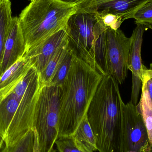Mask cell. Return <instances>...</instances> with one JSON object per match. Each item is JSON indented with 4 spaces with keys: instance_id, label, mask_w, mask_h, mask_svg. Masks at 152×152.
I'll use <instances>...</instances> for the list:
<instances>
[{
    "instance_id": "cb8c5ba5",
    "label": "cell",
    "mask_w": 152,
    "mask_h": 152,
    "mask_svg": "<svg viewBox=\"0 0 152 152\" xmlns=\"http://www.w3.org/2000/svg\"><path fill=\"white\" fill-rule=\"evenodd\" d=\"M34 144L33 152H40L38 134H37L36 130L35 129H34Z\"/></svg>"
},
{
    "instance_id": "484cf974",
    "label": "cell",
    "mask_w": 152,
    "mask_h": 152,
    "mask_svg": "<svg viewBox=\"0 0 152 152\" xmlns=\"http://www.w3.org/2000/svg\"><path fill=\"white\" fill-rule=\"evenodd\" d=\"M144 24L146 26L147 28H150L152 31V22H149V23H144Z\"/></svg>"
},
{
    "instance_id": "8992f818",
    "label": "cell",
    "mask_w": 152,
    "mask_h": 152,
    "mask_svg": "<svg viewBox=\"0 0 152 152\" xmlns=\"http://www.w3.org/2000/svg\"><path fill=\"white\" fill-rule=\"evenodd\" d=\"M61 93V87L49 85L41 88L34 119L40 152H57L54 146L58 137Z\"/></svg>"
},
{
    "instance_id": "277c9868",
    "label": "cell",
    "mask_w": 152,
    "mask_h": 152,
    "mask_svg": "<svg viewBox=\"0 0 152 152\" xmlns=\"http://www.w3.org/2000/svg\"><path fill=\"white\" fill-rule=\"evenodd\" d=\"M76 12L75 4L59 0L31 1L18 17L26 52L53 34L66 29L69 19Z\"/></svg>"
},
{
    "instance_id": "30bf717a",
    "label": "cell",
    "mask_w": 152,
    "mask_h": 152,
    "mask_svg": "<svg viewBox=\"0 0 152 152\" xmlns=\"http://www.w3.org/2000/svg\"><path fill=\"white\" fill-rule=\"evenodd\" d=\"M137 26L133 31L131 47L128 60V70L132 73V87L131 101L133 104L137 105L140 90L142 88L141 75L143 65L141 57L142 44L144 33L146 26L142 23L136 24Z\"/></svg>"
},
{
    "instance_id": "3957f363",
    "label": "cell",
    "mask_w": 152,
    "mask_h": 152,
    "mask_svg": "<svg viewBox=\"0 0 152 152\" xmlns=\"http://www.w3.org/2000/svg\"><path fill=\"white\" fill-rule=\"evenodd\" d=\"M102 76L75 55L61 87L58 137L74 134L86 115Z\"/></svg>"
},
{
    "instance_id": "e0dca14e",
    "label": "cell",
    "mask_w": 152,
    "mask_h": 152,
    "mask_svg": "<svg viewBox=\"0 0 152 152\" xmlns=\"http://www.w3.org/2000/svg\"><path fill=\"white\" fill-rule=\"evenodd\" d=\"M68 41L64 43L51 58L43 71L40 74L41 82L43 86L50 84L53 76L69 49Z\"/></svg>"
},
{
    "instance_id": "9c48e42d",
    "label": "cell",
    "mask_w": 152,
    "mask_h": 152,
    "mask_svg": "<svg viewBox=\"0 0 152 152\" xmlns=\"http://www.w3.org/2000/svg\"><path fill=\"white\" fill-rule=\"evenodd\" d=\"M148 0H79L77 12L95 14L110 13L120 16L123 21L132 18L133 14Z\"/></svg>"
},
{
    "instance_id": "7c38bea8",
    "label": "cell",
    "mask_w": 152,
    "mask_h": 152,
    "mask_svg": "<svg viewBox=\"0 0 152 152\" xmlns=\"http://www.w3.org/2000/svg\"><path fill=\"white\" fill-rule=\"evenodd\" d=\"M26 52V44L18 18L13 17L4 44L0 77Z\"/></svg>"
},
{
    "instance_id": "ac0fdd59",
    "label": "cell",
    "mask_w": 152,
    "mask_h": 152,
    "mask_svg": "<svg viewBox=\"0 0 152 152\" xmlns=\"http://www.w3.org/2000/svg\"><path fill=\"white\" fill-rule=\"evenodd\" d=\"M75 55L69 46L66 53L56 69L49 85L62 86L69 73Z\"/></svg>"
},
{
    "instance_id": "d6986e66",
    "label": "cell",
    "mask_w": 152,
    "mask_h": 152,
    "mask_svg": "<svg viewBox=\"0 0 152 152\" xmlns=\"http://www.w3.org/2000/svg\"><path fill=\"white\" fill-rule=\"evenodd\" d=\"M34 144V130H31L13 145H5L4 144L0 152H33Z\"/></svg>"
},
{
    "instance_id": "4316f807",
    "label": "cell",
    "mask_w": 152,
    "mask_h": 152,
    "mask_svg": "<svg viewBox=\"0 0 152 152\" xmlns=\"http://www.w3.org/2000/svg\"><path fill=\"white\" fill-rule=\"evenodd\" d=\"M4 145V142L2 141V142L1 143V145H0V151H1V149L2 147Z\"/></svg>"
},
{
    "instance_id": "7402d4cb",
    "label": "cell",
    "mask_w": 152,
    "mask_h": 152,
    "mask_svg": "<svg viewBox=\"0 0 152 152\" xmlns=\"http://www.w3.org/2000/svg\"><path fill=\"white\" fill-rule=\"evenodd\" d=\"M55 145L59 152H85L77 146L70 136L59 137Z\"/></svg>"
},
{
    "instance_id": "7a4b0ae2",
    "label": "cell",
    "mask_w": 152,
    "mask_h": 152,
    "mask_svg": "<svg viewBox=\"0 0 152 152\" xmlns=\"http://www.w3.org/2000/svg\"><path fill=\"white\" fill-rule=\"evenodd\" d=\"M121 100L118 83L103 76L87 112L99 152H123Z\"/></svg>"
},
{
    "instance_id": "4dcf8cb0",
    "label": "cell",
    "mask_w": 152,
    "mask_h": 152,
    "mask_svg": "<svg viewBox=\"0 0 152 152\" xmlns=\"http://www.w3.org/2000/svg\"><path fill=\"white\" fill-rule=\"evenodd\" d=\"M30 1H36V0H29Z\"/></svg>"
},
{
    "instance_id": "44dd1931",
    "label": "cell",
    "mask_w": 152,
    "mask_h": 152,
    "mask_svg": "<svg viewBox=\"0 0 152 152\" xmlns=\"http://www.w3.org/2000/svg\"><path fill=\"white\" fill-rule=\"evenodd\" d=\"M95 14L107 29L110 28L114 30H118L119 29L120 27L124 21L121 17L115 14L110 13Z\"/></svg>"
},
{
    "instance_id": "83f0119b",
    "label": "cell",
    "mask_w": 152,
    "mask_h": 152,
    "mask_svg": "<svg viewBox=\"0 0 152 152\" xmlns=\"http://www.w3.org/2000/svg\"><path fill=\"white\" fill-rule=\"evenodd\" d=\"M4 140L3 139L2 137L1 136V135H0V145H1V143Z\"/></svg>"
},
{
    "instance_id": "52a82bcc",
    "label": "cell",
    "mask_w": 152,
    "mask_h": 152,
    "mask_svg": "<svg viewBox=\"0 0 152 152\" xmlns=\"http://www.w3.org/2000/svg\"><path fill=\"white\" fill-rule=\"evenodd\" d=\"M106 29L94 13L76 12L67 24L69 47L76 56L95 70L96 44Z\"/></svg>"
},
{
    "instance_id": "f1b7e54d",
    "label": "cell",
    "mask_w": 152,
    "mask_h": 152,
    "mask_svg": "<svg viewBox=\"0 0 152 152\" xmlns=\"http://www.w3.org/2000/svg\"><path fill=\"white\" fill-rule=\"evenodd\" d=\"M147 152H152V148H151V149H150V150H149V151H147Z\"/></svg>"
},
{
    "instance_id": "603a6c76",
    "label": "cell",
    "mask_w": 152,
    "mask_h": 152,
    "mask_svg": "<svg viewBox=\"0 0 152 152\" xmlns=\"http://www.w3.org/2000/svg\"><path fill=\"white\" fill-rule=\"evenodd\" d=\"M141 80L142 86L144 87L148 91L152 103V63L150 64L149 69L143 66Z\"/></svg>"
},
{
    "instance_id": "ba28073f",
    "label": "cell",
    "mask_w": 152,
    "mask_h": 152,
    "mask_svg": "<svg viewBox=\"0 0 152 152\" xmlns=\"http://www.w3.org/2000/svg\"><path fill=\"white\" fill-rule=\"evenodd\" d=\"M123 152H147L150 150L148 132L141 113L130 101H121Z\"/></svg>"
},
{
    "instance_id": "5b68a950",
    "label": "cell",
    "mask_w": 152,
    "mask_h": 152,
    "mask_svg": "<svg viewBox=\"0 0 152 152\" xmlns=\"http://www.w3.org/2000/svg\"><path fill=\"white\" fill-rule=\"evenodd\" d=\"M132 42L121 29H106L96 41V69L102 75L113 77L122 84L127 77L128 60Z\"/></svg>"
},
{
    "instance_id": "d4e9b609",
    "label": "cell",
    "mask_w": 152,
    "mask_h": 152,
    "mask_svg": "<svg viewBox=\"0 0 152 152\" xmlns=\"http://www.w3.org/2000/svg\"><path fill=\"white\" fill-rule=\"evenodd\" d=\"M59 1L69 4H75L79 0H59Z\"/></svg>"
},
{
    "instance_id": "f546056e",
    "label": "cell",
    "mask_w": 152,
    "mask_h": 152,
    "mask_svg": "<svg viewBox=\"0 0 152 152\" xmlns=\"http://www.w3.org/2000/svg\"><path fill=\"white\" fill-rule=\"evenodd\" d=\"M126 152H135L133 151H127Z\"/></svg>"
},
{
    "instance_id": "ffe728a7",
    "label": "cell",
    "mask_w": 152,
    "mask_h": 152,
    "mask_svg": "<svg viewBox=\"0 0 152 152\" xmlns=\"http://www.w3.org/2000/svg\"><path fill=\"white\" fill-rule=\"evenodd\" d=\"M132 18L135 20L136 24L152 22V0H148L138 8Z\"/></svg>"
},
{
    "instance_id": "2e32d148",
    "label": "cell",
    "mask_w": 152,
    "mask_h": 152,
    "mask_svg": "<svg viewBox=\"0 0 152 152\" xmlns=\"http://www.w3.org/2000/svg\"><path fill=\"white\" fill-rule=\"evenodd\" d=\"M141 89V98L136 106L147 129L151 149L152 147V103L146 88L142 86Z\"/></svg>"
},
{
    "instance_id": "8fae6325",
    "label": "cell",
    "mask_w": 152,
    "mask_h": 152,
    "mask_svg": "<svg viewBox=\"0 0 152 152\" xmlns=\"http://www.w3.org/2000/svg\"><path fill=\"white\" fill-rule=\"evenodd\" d=\"M68 41L66 29H62L40 43L27 52L32 65L41 74L51 58L59 49Z\"/></svg>"
},
{
    "instance_id": "9a60e30c",
    "label": "cell",
    "mask_w": 152,
    "mask_h": 152,
    "mask_svg": "<svg viewBox=\"0 0 152 152\" xmlns=\"http://www.w3.org/2000/svg\"><path fill=\"white\" fill-rule=\"evenodd\" d=\"M13 17L10 0L0 1V69L3 57L4 44Z\"/></svg>"
},
{
    "instance_id": "6da1fadb",
    "label": "cell",
    "mask_w": 152,
    "mask_h": 152,
    "mask_svg": "<svg viewBox=\"0 0 152 152\" xmlns=\"http://www.w3.org/2000/svg\"><path fill=\"white\" fill-rule=\"evenodd\" d=\"M43 85L32 66L13 85L0 90V135L5 145L21 139L34 130L36 106Z\"/></svg>"
},
{
    "instance_id": "5bb4252c",
    "label": "cell",
    "mask_w": 152,
    "mask_h": 152,
    "mask_svg": "<svg viewBox=\"0 0 152 152\" xmlns=\"http://www.w3.org/2000/svg\"><path fill=\"white\" fill-rule=\"evenodd\" d=\"M32 65L26 53L11 66L0 77V90L13 85L19 80Z\"/></svg>"
},
{
    "instance_id": "4fadbf2b",
    "label": "cell",
    "mask_w": 152,
    "mask_h": 152,
    "mask_svg": "<svg viewBox=\"0 0 152 152\" xmlns=\"http://www.w3.org/2000/svg\"><path fill=\"white\" fill-rule=\"evenodd\" d=\"M70 136L77 146L84 151L94 152L97 151L95 137L88 120L87 114Z\"/></svg>"
},
{
    "instance_id": "1f68e13d",
    "label": "cell",
    "mask_w": 152,
    "mask_h": 152,
    "mask_svg": "<svg viewBox=\"0 0 152 152\" xmlns=\"http://www.w3.org/2000/svg\"><path fill=\"white\" fill-rule=\"evenodd\" d=\"M0 1H1V0H0Z\"/></svg>"
}]
</instances>
